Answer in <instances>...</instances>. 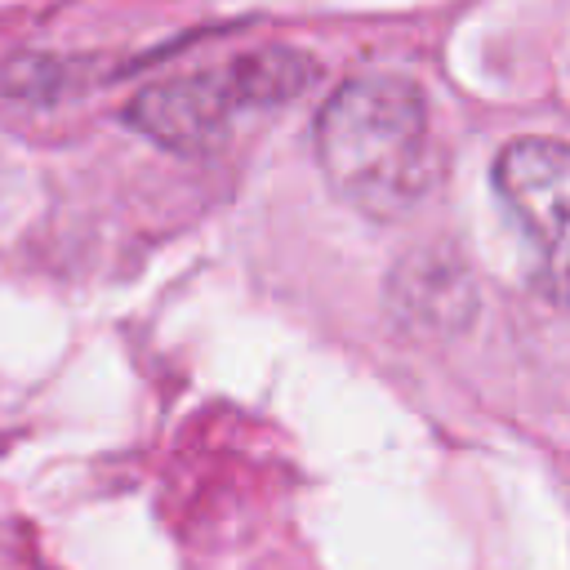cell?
<instances>
[{"instance_id":"1","label":"cell","mask_w":570,"mask_h":570,"mask_svg":"<svg viewBox=\"0 0 570 570\" xmlns=\"http://www.w3.org/2000/svg\"><path fill=\"white\" fill-rule=\"evenodd\" d=\"M312 147L330 191L379 223L405 218L441 183L428 98L392 71L343 80L316 111Z\"/></svg>"},{"instance_id":"2","label":"cell","mask_w":570,"mask_h":570,"mask_svg":"<svg viewBox=\"0 0 570 570\" xmlns=\"http://www.w3.org/2000/svg\"><path fill=\"white\" fill-rule=\"evenodd\" d=\"M316 80H321V62L303 49L289 45L245 49L232 53L227 62L151 80L125 102V125L165 151L205 156L227 142L240 116L289 107Z\"/></svg>"},{"instance_id":"3","label":"cell","mask_w":570,"mask_h":570,"mask_svg":"<svg viewBox=\"0 0 570 570\" xmlns=\"http://www.w3.org/2000/svg\"><path fill=\"white\" fill-rule=\"evenodd\" d=\"M494 196L530 245L539 289L570 303V142L512 138L494 156Z\"/></svg>"},{"instance_id":"4","label":"cell","mask_w":570,"mask_h":570,"mask_svg":"<svg viewBox=\"0 0 570 570\" xmlns=\"http://www.w3.org/2000/svg\"><path fill=\"white\" fill-rule=\"evenodd\" d=\"M98 85L94 58L80 53H13L0 67V94L31 107H53Z\"/></svg>"}]
</instances>
